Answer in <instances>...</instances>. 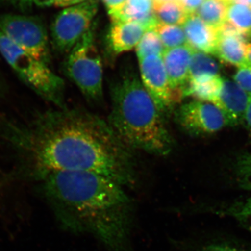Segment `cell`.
I'll use <instances>...</instances> for the list:
<instances>
[{
	"mask_svg": "<svg viewBox=\"0 0 251 251\" xmlns=\"http://www.w3.org/2000/svg\"><path fill=\"white\" fill-rule=\"evenodd\" d=\"M226 23L244 37L251 38V6L232 1Z\"/></svg>",
	"mask_w": 251,
	"mask_h": 251,
	"instance_id": "44dd1931",
	"label": "cell"
},
{
	"mask_svg": "<svg viewBox=\"0 0 251 251\" xmlns=\"http://www.w3.org/2000/svg\"><path fill=\"white\" fill-rule=\"evenodd\" d=\"M110 17L112 23L134 21L153 27L158 23L153 13V0H126L122 9Z\"/></svg>",
	"mask_w": 251,
	"mask_h": 251,
	"instance_id": "9a60e30c",
	"label": "cell"
},
{
	"mask_svg": "<svg viewBox=\"0 0 251 251\" xmlns=\"http://www.w3.org/2000/svg\"><path fill=\"white\" fill-rule=\"evenodd\" d=\"M251 97L233 80L223 77L221 87L213 103L224 114L227 125L244 123Z\"/></svg>",
	"mask_w": 251,
	"mask_h": 251,
	"instance_id": "30bf717a",
	"label": "cell"
},
{
	"mask_svg": "<svg viewBox=\"0 0 251 251\" xmlns=\"http://www.w3.org/2000/svg\"><path fill=\"white\" fill-rule=\"evenodd\" d=\"M154 30L159 36L165 50L186 45V39L182 26L158 23Z\"/></svg>",
	"mask_w": 251,
	"mask_h": 251,
	"instance_id": "7402d4cb",
	"label": "cell"
},
{
	"mask_svg": "<svg viewBox=\"0 0 251 251\" xmlns=\"http://www.w3.org/2000/svg\"><path fill=\"white\" fill-rule=\"evenodd\" d=\"M190 14H195L204 0H181Z\"/></svg>",
	"mask_w": 251,
	"mask_h": 251,
	"instance_id": "f1b7e54d",
	"label": "cell"
},
{
	"mask_svg": "<svg viewBox=\"0 0 251 251\" xmlns=\"http://www.w3.org/2000/svg\"><path fill=\"white\" fill-rule=\"evenodd\" d=\"M154 27L134 21L112 23L108 36L109 48L115 55L129 51L136 48L147 31Z\"/></svg>",
	"mask_w": 251,
	"mask_h": 251,
	"instance_id": "4fadbf2b",
	"label": "cell"
},
{
	"mask_svg": "<svg viewBox=\"0 0 251 251\" xmlns=\"http://www.w3.org/2000/svg\"><path fill=\"white\" fill-rule=\"evenodd\" d=\"M233 80L251 97V67L245 65L238 68Z\"/></svg>",
	"mask_w": 251,
	"mask_h": 251,
	"instance_id": "d4e9b609",
	"label": "cell"
},
{
	"mask_svg": "<svg viewBox=\"0 0 251 251\" xmlns=\"http://www.w3.org/2000/svg\"><path fill=\"white\" fill-rule=\"evenodd\" d=\"M6 134L21 156L18 175L23 179L39 181L54 172H87L126 188L136 184L132 150L108 122L90 112L49 110L26 125L10 126Z\"/></svg>",
	"mask_w": 251,
	"mask_h": 251,
	"instance_id": "6da1fadb",
	"label": "cell"
},
{
	"mask_svg": "<svg viewBox=\"0 0 251 251\" xmlns=\"http://www.w3.org/2000/svg\"><path fill=\"white\" fill-rule=\"evenodd\" d=\"M178 123L194 135L214 134L227 125L224 114L211 102L195 100L181 105L176 112Z\"/></svg>",
	"mask_w": 251,
	"mask_h": 251,
	"instance_id": "ba28073f",
	"label": "cell"
},
{
	"mask_svg": "<svg viewBox=\"0 0 251 251\" xmlns=\"http://www.w3.org/2000/svg\"><path fill=\"white\" fill-rule=\"evenodd\" d=\"M0 3L11 5L22 10H27L34 4V0H0Z\"/></svg>",
	"mask_w": 251,
	"mask_h": 251,
	"instance_id": "83f0119b",
	"label": "cell"
},
{
	"mask_svg": "<svg viewBox=\"0 0 251 251\" xmlns=\"http://www.w3.org/2000/svg\"><path fill=\"white\" fill-rule=\"evenodd\" d=\"M112 108L108 124L130 150L164 156L173 144L163 115L141 80L127 73L113 84Z\"/></svg>",
	"mask_w": 251,
	"mask_h": 251,
	"instance_id": "3957f363",
	"label": "cell"
},
{
	"mask_svg": "<svg viewBox=\"0 0 251 251\" xmlns=\"http://www.w3.org/2000/svg\"><path fill=\"white\" fill-rule=\"evenodd\" d=\"M108 10L109 16L116 14L125 4L126 0H101Z\"/></svg>",
	"mask_w": 251,
	"mask_h": 251,
	"instance_id": "4316f807",
	"label": "cell"
},
{
	"mask_svg": "<svg viewBox=\"0 0 251 251\" xmlns=\"http://www.w3.org/2000/svg\"><path fill=\"white\" fill-rule=\"evenodd\" d=\"M222 79L219 75L190 81L185 87L183 96H191L196 100L213 103L221 87Z\"/></svg>",
	"mask_w": 251,
	"mask_h": 251,
	"instance_id": "ac0fdd59",
	"label": "cell"
},
{
	"mask_svg": "<svg viewBox=\"0 0 251 251\" xmlns=\"http://www.w3.org/2000/svg\"><path fill=\"white\" fill-rule=\"evenodd\" d=\"M248 44L244 36L226 23L219 29L216 55L226 64L238 68L247 65Z\"/></svg>",
	"mask_w": 251,
	"mask_h": 251,
	"instance_id": "5bb4252c",
	"label": "cell"
},
{
	"mask_svg": "<svg viewBox=\"0 0 251 251\" xmlns=\"http://www.w3.org/2000/svg\"><path fill=\"white\" fill-rule=\"evenodd\" d=\"M38 182L62 229L91 236L110 251H135V203L123 186L87 172H54Z\"/></svg>",
	"mask_w": 251,
	"mask_h": 251,
	"instance_id": "7a4b0ae2",
	"label": "cell"
},
{
	"mask_svg": "<svg viewBox=\"0 0 251 251\" xmlns=\"http://www.w3.org/2000/svg\"><path fill=\"white\" fill-rule=\"evenodd\" d=\"M140 80L162 115L179 99L172 90L162 55L138 59Z\"/></svg>",
	"mask_w": 251,
	"mask_h": 251,
	"instance_id": "9c48e42d",
	"label": "cell"
},
{
	"mask_svg": "<svg viewBox=\"0 0 251 251\" xmlns=\"http://www.w3.org/2000/svg\"><path fill=\"white\" fill-rule=\"evenodd\" d=\"M209 212L235 220L251 232V196L207 206Z\"/></svg>",
	"mask_w": 251,
	"mask_h": 251,
	"instance_id": "2e32d148",
	"label": "cell"
},
{
	"mask_svg": "<svg viewBox=\"0 0 251 251\" xmlns=\"http://www.w3.org/2000/svg\"><path fill=\"white\" fill-rule=\"evenodd\" d=\"M202 251H249L227 243H211L203 248Z\"/></svg>",
	"mask_w": 251,
	"mask_h": 251,
	"instance_id": "484cf974",
	"label": "cell"
},
{
	"mask_svg": "<svg viewBox=\"0 0 251 251\" xmlns=\"http://www.w3.org/2000/svg\"><path fill=\"white\" fill-rule=\"evenodd\" d=\"M0 31L18 47L50 64L49 34L40 18L28 15L0 14Z\"/></svg>",
	"mask_w": 251,
	"mask_h": 251,
	"instance_id": "8992f818",
	"label": "cell"
},
{
	"mask_svg": "<svg viewBox=\"0 0 251 251\" xmlns=\"http://www.w3.org/2000/svg\"><path fill=\"white\" fill-rule=\"evenodd\" d=\"M235 178L239 187L251 193V153L240 156L237 160Z\"/></svg>",
	"mask_w": 251,
	"mask_h": 251,
	"instance_id": "cb8c5ba5",
	"label": "cell"
},
{
	"mask_svg": "<svg viewBox=\"0 0 251 251\" xmlns=\"http://www.w3.org/2000/svg\"><path fill=\"white\" fill-rule=\"evenodd\" d=\"M0 53L18 77L43 99L57 108H65L64 81L49 64L18 47L0 31Z\"/></svg>",
	"mask_w": 251,
	"mask_h": 251,
	"instance_id": "277c9868",
	"label": "cell"
},
{
	"mask_svg": "<svg viewBox=\"0 0 251 251\" xmlns=\"http://www.w3.org/2000/svg\"><path fill=\"white\" fill-rule=\"evenodd\" d=\"M153 13L158 23L179 26L190 15L181 0H153Z\"/></svg>",
	"mask_w": 251,
	"mask_h": 251,
	"instance_id": "e0dca14e",
	"label": "cell"
},
{
	"mask_svg": "<svg viewBox=\"0 0 251 251\" xmlns=\"http://www.w3.org/2000/svg\"><path fill=\"white\" fill-rule=\"evenodd\" d=\"M193 52V50L186 44L166 49L162 55L170 85L178 98L183 96L188 84Z\"/></svg>",
	"mask_w": 251,
	"mask_h": 251,
	"instance_id": "8fae6325",
	"label": "cell"
},
{
	"mask_svg": "<svg viewBox=\"0 0 251 251\" xmlns=\"http://www.w3.org/2000/svg\"><path fill=\"white\" fill-rule=\"evenodd\" d=\"M182 27L186 44L193 50L216 55L220 29L206 24L196 13L188 16Z\"/></svg>",
	"mask_w": 251,
	"mask_h": 251,
	"instance_id": "7c38bea8",
	"label": "cell"
},
{
	"mask_svg": "<svg viewBox=\"0 0 251 251\" xmlns=\"http://www.w3.org/2000/svg\"><path fill=\"white\" fill-rule=\"evenodd\" d=\"M34 4L39 7H48L54 4V0H34Z\"/></svg>",
	"mask_w": 251,
	"mask_h": 251,
	"instance_id": "1f68e13d",
	"label": "cell"
},
{
	"mask_svg": "<svg viewBox=\"0 0 251 251\" xmlns=\"http://www.w3.org/2000/svg\"><path fill=\"white\" fill-rule=\"evenodd\" d=\"M87 0H54V4L58 7H69L85 2Z\"/></svg>",
	"mask_w": 251,
	"mask_h": 251,
	"instance_id": "f546056e",
	"label": "cell"
},
{
	"mask_svg": "<svg viewBox=\"0 0 251 251\" xmlns=\"http://www.w3.org/2000/svg\"><path fill=\"white\" fill-rule=\"evenodd\" d=\"M95 0L69 6L57 15L51 25V38L54 49L60 53H69L82 36L92 27L98 12Z\"/></svg>",
	"mask_w": 251,
	"mask_h": 251,
	"instance_id": "52a82bcc",
	"label": "cell"
},
{
	"mask_svg": "<svg viewBox=\"0 0 251 251\" xmlns=\"http://www.w3.org/2000/svg\"><path fill=\"white\" fill-rule=\"evenodd\" d=\"M244 123H245L246 126H247L248 131H249V135H250L251 138V99L249 106H248L247 112H246Z\"/></svg>",
	"mask_w": 251,
	"mask_h": 251,
	"instance_id": "4dcf8cb0",
	"label": "cell"
},
{
	"mask_svg": "<svg viewBox=\"0 0 251 251\" xmlns=\"http://www.w3.org/2000/svg\"><path fill=\"white\" fill-rule=\"evenodd\" d=\"M94 30L93 25L68 53L65 70L86 98L99 101L103 95V64L95 46Z\"/></svg>",
	"mask_w": 251,
	"mask_h": 251,
	"instance_id": "5b68a950",
	"label": "cell"
},
{
	"mask_svg": "<svg viewBox=\"0 0 251 251\" xmlns=\"http://www.w3.org/2000/svg\"><path fill=\"white\" fill-rule=\"evenodd\" d=\"M138 59L145 58L151 55H163L165 49L159 36L154 29L147 31L136 48Z\"/></svg>",
	"mask_w": 251,
	"mask_h": 251,
	"instance_id": "603a6c76",
	"label": "cell"
},
{
	"mask_svg": "<svg viewBox=\"0 0 251 251\" xmlns=\"http://www.w3.org/2000/svg\"><path fill=\"white\" fill-rule=\"evenodd\" d=\"M233 0H204L196 14L211 27L220 29L227 21V12Z\"/></svg>",
	"mask_w": 251,
	"mask_h": 251,
	"instance_id": "d6986e66",
	"label": "cell"
},
{
	"mask_svg": "<svg viewBox=\"0 0 251 251\" xmlns=\"http://www.w3.org/2000/svg\"><path fill=\"white\" fill-rule=\"evenodd\" d=\"M234 2L240 3V4H244L249 5L251 6V0H233Z\"/></svg>",
	"mask_w": 251,
	"mask_h": 251,
	"instance_id": "836d02e7",
	"label": "cell"
},
{
	"mask_svg": "<svg viewBox=\"0 0 251 251\" xmlns=\"http://www.w3.org/2000/svg\"><path fill=\"white\" fill-rule=\"evenodd\" d=\"M219 75V64L210 54L193 50L190 64L188 82L202 77Z\"/></svg>",
	"mask_w": 251,
	"mask_h": 251,
	"instance_id": "ffe728a7",
	"label": "cell"
},
{
	"mask_svg": "<svg viewBox=\"0 0 251 251\" xmlns=\"http://www.w3.org/2000/svg\"><path fill=\"white\" fill-rule=\"evenodd\" d=\"M246 62H247V65L251 67V43L248 44Z\"/></svg>",
	"mask_w": 251,
	"mask_h": 251,
	"instance_id": "d6a6232c",
	"label": "cell"
}]
</instances>
